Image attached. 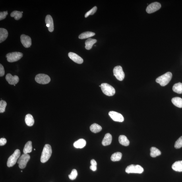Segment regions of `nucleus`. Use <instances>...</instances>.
Masks as SVG:
<instances>
[{"label": "nucleus", "mask_w": 182, "mask_h": 182, "mask_svg": "<svg viewBox=\"0 0 182 182\" xmlns=\"http://www.w3.org/2000/svg\"><path fill=\"white\" fill-rule=\"evenodd\" d=\"M52 154V150L49 144H46L42 152L41 158V162L45 163L49 160Z\"/></svg>", "instance_id": "1"}, {"label": "nucleus", "mask_w": 182, "mask_h": 182, "mask_svg": "<svg viewBox=\"0 0 182 182\" xmlns=\"http://www.w3.org/2000/svg\"><path fill=\"white\" fill-rule=\"evenodd\" d=\"M172 76V74L171 72H167L157 78L156 79V82L160 84L161 86H164L169 83Z\"/></svg>", "instance_id": "2"}, {"label": "nucleus", "mask_w": 182, "mask_h": 182, "mask_svg": "<svg viewBox=\"0 0 182 182\" xmlns=\"http://www.w3.org/2000/svg\"><path fill=\"white\" fill-rule=\"evenodd\" d=\"M21 153L19 150H16L13 154L8 159L7 165L8 167H13L16 164L19 159L20 158Z\"/></svg>", "instance_id": "3"}, {"label": "nucleus", "mask_w": 182, "mask_h": 182, "mask_svg": "<svg viewBox=\"0 0 182 182\" xmlns=\"http://www.w3.org/2000/svg\"><path fill=\"white\" fill-rule=\"evenodd\" d=\"M101 88L103 93L107 96H112L115 94L114 88L108 84L103 83L101 84Z\"/></svg>", "instance_id": "4"}, {"label": "nucleus", "mask_w": 182, "mask_h": 182, "mask_svg": "<svg viewBox=\"0 0 182 182\" xmlns=\"http://www.w3.org/2000/svg\"><path fill=\"white\" fill-rule=\"evenodd\" d=\"M23 56V54L20 52H13L9 53L6 55L7 60L10 63H13L19 60Z\"/></svg>", "instance_id": "5"}, {"label": "nucleus", "mask_w": 182, "mask_h": 182, "mask_svg": "<svg viewBox=\"0 0 182 182\" xmlns=\"http://www.w3.org/2000/svg\"><path fill=\"white\" fill-rule=\"evenodd\" d=\"M144 169L139 165H131L128 166L125 169L126 172L129 173L141 174L143 172Z\"/></svg>", "instance_id": "6"}, {"label": "nucleus", "mask_w": 182, "mask_h": 182, "mask_svg": "<svg viewBox=\"0 0 182 182\" xmlns=\"http://www.w3.org/2000/svg\"><path fill=\"white\" fill-rule=\"evenodd\" d=\"M35 80L38 83L42 84H48L51 81L49 76L43 74H38L35 77Z\"/></svg>", "instance_id": "7"}, {"label": "nucleus", "mask_w": 182, "mask_h": 182, "mask_svg": "<svg viewBox=\"0 0 182 182\" xmlns=\"http://www.w3.org/2000/svg\"><path fill=\"white\" fill-rule=\"evenodd\" d=\"M30 159V155L28 154H22L18 159L17 162L19 168L21 169L25 168Z\"/></svg>", "instance_id": "8"}, {"label": "nucleus", "mask_w": 182, "mask_h": 182, "mask_svg": "<svg viewBox=\"0 0 182 182\" xmlns=\"http://www.w3.org/2000/svg\"><path fill=\"white\" fill-rule=\"evenodd\" d=\"M113 72L114 75L118 80L121 81L125 78V73L121 66H117L115 67L114 68Z\"/></svg>", "instance_id": "9"}, {"label": "nucleus", "mask_w": 182, "mask_h": 182, "mask_svg": "<svg viewBox=\"0 0 182 182\" xmlns=\"http://www.w3.org/2000/svg\"><path fill=\"white\" fill-rule=\"evenodd\" d=\"M161 7V4L158 2H154L149 5L146 8V11L148 13H154L160 9Z\"/></svg>", "instance_id": "10"}, {"label": "nucleus", "mask_w": 182, "mask_h": 182, "mask_svg": "<svg viewBox=\"0 0 182 182\" xmlns=\"http://www.w3.org/2000/svg\"><path fill=\"white\" fill-rule=\"evenodd\" d=\"M109 115L114 121L123 122L124 121V117L121 114L114 111L109 112Z\"/></svg>", "instance_id": "11"}, {"label": "nucleus", "mask_w": 182, "mask_h": 182, "mask_svg": "<svg viewBox=\"0 0 182 182\" xmlns=\"http://www.w3.org/2000/svg\"><path fill=\"white\" fill-rule=\"evenodd\" d=\"M21 41L23 46L28 48L32 45V40L30 37L25 34H22L20 37Z\"/></svg>", "instance_id": "12"}, {"label": "nucleus", "mask_w": 182, "mask_h": 182, "mask_svg": "<svg viewBox=\"0 0 182 182\" xmlns=\"http://www.w3.org/2000/svg\"><path fill=\"white\" fill-rule=\"evenodd\" d=\"M6 80L10 85H15L18 83L19 79L17 76H12L11 74H8L6 77Z\"/></svg>", "instance_id": "13"}, {"label": "nucleus", "mask_w": 182, "mask_h": 182, "mask_svg": "<svg viewBox=\"0 0 182 182\" xmlns=\"http://www.w3.org/2000/svg\"><path fill=\"white\" fill-rule=\"evenodd\" d=\"M68 56L72 61L78 64H82L83 62V60L82 58L76 54L70 52L68 54Z\"/></svg>", "instance_id": "14"}, {"label": "nucleus", "mask_w": 182, "mask_h": 182, "mask_svg": "<svg viewBox=\"0 0 182 182\" xmlns=\"http://www.w3.org/2000/svg\"><path fill=\"white\" fill-rule=\"evenodd\" d=\"M45 22L46 24H48L49 27L48 30L50 32H52L54 30L53 18L50 15H47L45 18Z\"/></svg>", "instance_id": "15"}, {"label": "nucleus", "mask_w": 182, "mask_h": 182, "mask_svg": "<svg viewBox=\"0 0 182 182\" xmlns=\"http://www.w3.org/2000/svg\"><path fill=\"white\" fill-rule=\"evenodd\" d=\"M112 141V136L110 133H107L105 135L103 139L102 144L103 146H106L109 145L111 144Z\"/></svg>", "instance_id": "16"}, {"label": "nucleus", "mask_w": 182, "mask_h": 182, "mask_svg": "<svg viewBox=\"0 0 182 182\" xmlns=\"http://www.w3.org/2000/svg\"><path fill=\"white\" fill-rule=\"evenodd\" d=\"M86 145V141L83 139H80L74 143V147L77 148H82L84 147Z\"/></svg>", "instance_id": "17"}, {"label": "nucleus", "mask_w": 182, "mask_h": 182, "mask_svg": "<svg viewBox=\"0 0 182 182\" xmlns=\"http://www.w3.org/2000/svg\"><path fill=\"white\" fill-rule=\"evenodd\" d=\"M8 32L7 30L5 28H0V43L5 41L8 38Z\"/></svg>", "instance_id": "18"}, {"label": "nucleus", "mask_w": 182, "mask_h": 182, "mask_svg": "<svg viewBox=\"0 0 182 182\" xmlns=\"http://www.w3.org/2000/svg\"><path fill=\"white\" fill-rule=\"evenodd\" d=\"M172 168L174 170L181 172H182V161L175 162L172 165Z\"/></svg>", "instance_id": "19"}, {"label": "nucleus", "mask_w": 182, "mask_h": 182, "mask_svg": "<svg viewBox=\"0 0 182 182\" xmlns=\"http://www.w3.org/2000/svg\"><path fill=\"white\" fill-rule=\"evenodd\" d=\"M119 139V143L122 145L125 146L129 145V141L125 136L123 135L120 136Z\"/></svg>", "instance_id": "20"}, {"label": "nucleus", "mask_w": 182, "mask_h": 182, "mask_svg": "<svg viewBox=\"0 0 182 182\" xmlns=\"http://www.w3.org/2000/svg\"><path fill=\"white\" fill-rule=\"evenodd\" d=\"M25 122L27 125L32 127L34 125V118L32 115L27 114L25 117Z\"/></svg>", "instance_id": "21"}, {"label": "nucleus", "mask_w": 182, "mask_h": 182, "mask_svg": "<svg viewBox=\"0 0 182 182\" xmlns=\"http://www.w3.org/2000/svg\"><path fill=\"white\" fill-rule=\"evenodd\" d=\"M97 42V41L96 39H88L86 40L85 42V48L88 50L92 49V47L95 43Z\"/></svg>", "instance_id": "22"}, {"label": "nucleus", "mask_w": 182, "mask_h": 182, "mask_svg": "<svg viewBox=\"0 0 182 182\" xmlns=\"http://www.w3.org/2000/svg\"><path fill=\"white\" fill-rule=\"evenodd\" d=\"M90 131L93 133H97L100 132L102 130V128L98 124L94 123L92 124L90 126Z\"/></svg>", "instance_id": "23"}, {"label": "nucleus", "mask_w": 182, "mask_h": 182, "mask_svg": "<svg viewBox=\"0 0 182 182\" xmlns=\"http://www.w3.org/2000/svg\"><path fill=\"white\" fill-rule=\"evenodd\" d=\"M172 102L176 106L182 108V99L179 97H175L172 99Z\"/></svg>", "instance_id": "24"}, {"label": "nucleus", "mask_w": 182, "mask_h": 182, "mask_svg": "<svg viewBox=\"0 0 182 182\" xmlns=\"http://www.w3.org/2000/svg\"><path fill=\"white\" fill-rule=\"evenodd\" d=\"M161 154V152L160 151L158 148L154 147L151 148L150 153L151 156L153 158H155L157 156H160Z\"/></svg>", "instance_id": "25"}, {"label": "nucleus", "mask_w": 182, "mask_h": 182, "mask_svg": "<svg viewBox=\"0 0 182 182\" xmlns=\"http://www.w3.org/2000/svg\"><path fill=\"white\" fill-rule=\"evenodd\" d=\"M32 142L28 141L25 145L23 152L24 154H28L32 152Z\"/></svg>", "instance_id": "26"}, {"label": "nucleus", "mask_w": 182, "mask_h": 182, "mask_svg": "<svg viewBox=\"0 0 182 182\" xmlns=\"http://www.w3.org/2000/svg\"><path fill=\"white\" fill-rule=\"evenodd\" d=\"M172 89L174 92L179 94H182V83H178L173 85Z\"/></svg>", "instance_id": "27"}, {"label": "nucleus", "mask_w": 182, "mask_h": 182, "mask_svg": "<svg viewBox=\"0 0 182 182\" xmlns=\"http://www.w3.org/2000/svg\"><path fill=\"white\" fill-rule=\"evenodd\" d=\"M95 35L94 32H84L81 34L79 36V38L80 39H84L90 38V37L94 36Z\"/></svg>", "instance_id": "28"}, {"label": "nucleus", "mask_w": 182, "mask_h": 182, "mask_svg": "<svg viewBox=\"0 0 182 182\" xmlns=\"http://www.w3.org/2000/svg\"><path fill=\"white\" fill-rule=\"evenodd\" d=\"M122 156V154L121 152H115L112 155L111 157V160L113 162L119 161L121 159Z\"/></svg>", "instance_id": "29"}, {"label": "nucleus", "mask_w": 182, "mask_h": 182, "mask_svg": "<svg viewBox=\"0 0 182 182\" xmlns=\"http://www.w3.org/2000/svg\"><path fill=\"white\" fill-rule=\"evenodd\" d=\"M11 16L12 17H14L15 20H18L22 17V14L21 12L15 11L12 12Z\"/></svg>", "instance_id": "30"}, {"label": "nucleus", "mask_w": 182, "mask_h": 182, "mask_svg": "<svg viewBox=\"0 0 182 182\" xmlns=\"http://www.w3.org/2000/svg\"><path fill=\"white\" fill-rule=\"evenodd\" d=\"M7 103L5 101L1 100L0 101V113H3L5 111V109Z\"/></svg>", "instance_id": "31"}, {"label": "nucleus", "mask_w": 182, "mask_h": 182, "mask_svg": "<svg viewBox=\"0 0 182 182\" xmlns=\"http://www.w3.org/2000/svg\"><path fill=\"white\" fill-rule=\"evenodd\" d=\"M78 175L77 171L75 169H74L72 170L71 173L69 175V179L71 180H74L75 179Z\"/></svg>", "instance_id": "32"}, {"label": "nucleus", "mask_w": 182, "mask_h": 182, "mask_svg": "<svg viewBox=\"0 0 182 182\" xmlns=\"http://www.w3.org/2000/svg\"><path fill=\"white\" fill-rule=\"evenodd\" d=\"M97 10V7L96 6H95V7L92 8V9H91L89 11L87 12L85 14V17L87 18L89 16L94 15V14L96 13Z\"/></svg>", "instance_id": "33"}, {"label": "nucleus", "mask_w": 182, "mask_h": 182, "mask_svg": "<svg viewBox=\"0 0 182 182\" xmlns=\"http://www.w3.org/2000/svg\"><path fill=\"white\" fill-rule=\"evenodd\" d=\"M174 147L176 149H179L182 147V136H181L175 142Z\"/></svg>", "instance_id": "34"}, {"label": "nucleus", "mask_w": 182, "mask_h": 182, "mask_svg": "<svg viewBox=\"0 0 182 182\" xmlns=\"http://www.w3.org/2000/svg\"><path fill=\"white\" fill-rule=\"evenodd\" d=\"M91 166L90 167V169L93 171H95L97 170V163L94 159H92L90 161Z\"/></svg>", "instance_id": "35"}, {"label": "nucleus", "mask_w": 182, "mask_h": 182, "mask_svg": "<svg viewBox=\"0 0 182 182\" xmlns=\"http://www.w3.org/2000/svg\"><path fill=\"white\" fill-rule=\"evenodd\" d=\"M8 15V11L1 12L0 13V20L5 19Z\"/></svg>", "instance_id": "36"}, {"label": "nucleus", "mask_w": 182, "mask_h": 182, "mask_svg": "<svg viewBox=\"0 0 182 182\" xmlns=\"http://www.w3.org/2000/svg\"><path fill=\"white\" fill-rule=\"evenodd\" d=\"M5 70L3 65L1 64H0V76H3L5 75Z\"/></svg>", "instance_id": "37"}, {"label": "nucleus", "mask_w": 182, "mask_h": 182, "mask_svg": "<svg viewBox=\"0 0 182 182\" xmlns=\"http://www.w3.org/2000/svg\"><path fill=\"white\" fill-rule=\"evenodd\" d=\"M7 140L5 138H1L0 139V145L1 146L5 145L7 143Z\"/></svg>", "instance_id": "38"}, {"label": "nucleus", "mask_w": 182, "mask_h": 182, "mask_svg": "<svg viewBox=\"0 0 182 182\" xmlns=\"http://www.w3.org/2000/svg\"><path fill=\"white\" fill-rule=\"evenodd\" d=\"M21 13H22V14L23 13V12H21Z\"/></svg>", "instance_id": "39"}, {"label": "nucleus", "mask_w": 182, "mask_h": 182, "mask_svg": "<svg viewBox=\"0 0 182 182\" xmlns=\"http://www.w3.org/2000/svg\"><path fill=\"white\" fill-rule=\"evenodd\" d=\"M99 87H101V85L99 86Z\"/></svg>", "instance_id": "40"}]
</instances>
